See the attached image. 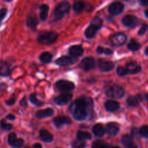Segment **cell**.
<instances>
[{
	"instance_id": "obj_17",
	"label": "cell",
	"mask_w": 148,
	"mask_h": 148,
	"mask_svg": "<svg viewBox=\"0 0 148 148\" xmlns=\"http://www.w3.org/2000/svg\"><path fill=\"white\" fill-rule=\"evenodd\" d=\"M54 114V110L52 108H47L45 109L39 110L36 113V117L39 119L52 116Z\"/></svg>"
},
{
	"instance_id": "obj_24",
	"label": "cell",
	"mask_w": 148,
	"mask_h": 148,
	"mask_svg": "<svg viewBox=\"0 0 148 148\" xmlns=\"http://www.w3.org/2000/svg\"><path fill=\"white\" fill-rule=\"evenodd\" d=\"M40 10V20L44 21L48 17V12H49V6L47 4H41L39 7Z\"/></svg>"
},
{
	"instance_id": "obj_6",
	"label": "cell",
	"mask_w": 148,
	"mask_h": 148,
	"mask_svg": "<svg viewBox=\"0 0 148 148\" xmlns=\"http://www.w3.org/2000/svg\"><path fill=\"white\" fill-rule=\"evenodd\" d=\"M55 87L60 92H65L73 90L75 88V85L70 81L65 80V79H60L56 82Z\"/></svg>"
},
{
	"instance_id": "obj_10",
	"label": "cell",
	"mask_w": 148,
	"mask_h": 148,
	"mask_svg": "<svg viewBox=\"0 0 148 148\" xmlns=\"http://www.w3.org/2000/svg\"><path fill=\"white\" fill-rule=\"evenodd\" d=\"M95 65H96V61L94 58L86 57L81 61L79 66L81 69H84V70L86 71V72H87V71L91 70V69H92L93 68L95 67Z\"/></svg>"
},
{
	"instance_id": "obj_30",
	"label": "cell",
	"mask_w": 148,
	"mask_h": 148,
	"mask_svg": "<svg viewBox=\"0 0 148 148\" xmlns=\"http://www.w3.org/2000/svg\"><path fill=\"white\" fill-rule=\"evenodd\" d=\"M29 100H30V101L33 105L36 106H43L44 104V103L43 101H39L37 99V98H36V94L35 92L30 94V95L29 96Z\"/></svg>"
},
{
	"instance_id": "obj_40",
	"label": "cell",
	"mask_w": 148,
	"mask_h": 148,
	"mask_svg": "<svg viewBox=\"0 0 148 148\" xmlns=\"http://www.w3.org/2000/svg\"><path fill=\"white\" fill-rule=\"evenodd\" d=\"M7 13V10L6 8H2L0 10V24H1V22L2 21L3 19L5 17Z\"/></svg>"
},
{
	"instance_id": "obj_29",
	"label": "cell",
	"mask_w": 148,
	"mask_h": 148,
	"mask_svg": "<svg viewBox=\"0 0 148 148\" xmlns=\"http://www.w3.org/2000/svg\"><path fill=\"white\" fill-rule=\"evenodd\" d=\"M77 138L78 140H91V135L90 133L87 132H83V131H78L77 132Z\"/></svg>"
},
{
	"instance_id": "obj_22",
	"label": "cell",
	"mask_w": 148,
	"mask_h": 148,
	"mask_svg": "<svg viewBox=\"0 0 148 148\" xmlns=\"http://www.w3.org/2000/svg\"><path fill=\"white\" fill-rule=\"evenodd\" d=\"M92 132L96 137H101L104 136L105 133V129L101 124H97L93 127Z\"/></svg>"
},
{
	"instance_id": "obj_49",
	"label": "cell",
	"mask_w": 148,
	"mask_h": 148,
	"mask_svg": "<svg viewBox=\"0 0 148 148\" xmlns=\"http://www.w3.org/2000/svg\"><path fill=\"white\" fill-rule=\"evenodd\" d=\"M146 99L147 100V101H148V94H147L146 95Z\"/></svg>"
},
{
	"instance_id": "obj_32",
	"label": "cell",
	"mask_w": 148,
	"mask_h": 148,
	"mask_svg": "<svg viewBox=\"0 0 148 148\" xmlns=\"http://www.w3.org/2000/svg\"><path fill=\"white\" fill-rule=\"evenodd\" d=\"M126 102H127L128 105H129V106H131V107H136L137 106L138 104H139L138 98L134 96H129V98H127Z\"/></svg>"
},
{
	"instance_id": "obj_7",
	"label": "cell",
	"mask_w": 148,
	"mask_h": 148,
	"mask_svg": "<svg viewBox=\"0 0 148 148\" xmlns=\"http://www.w3.org/2000/svg\"><path fill=\"white\" fill-rule=\"evenodd\" d=\"M127 36L123 33H116L110 38L111 44L114 46H121L126 43Z\"/></svg>"
},
{
	"instance_id": "obj_23",
	"label": "cell",
	"mask_w": 148,
	"mask_h": 148,
	"mask_svg": "<svg viewBox=\"0 0 148 148\" xmlns=\"http://www.w3.org/2000/svg\"><path fill=\"white\" fill-rule=\"evenodd\" d=\"M10 73V68L8 64L3 61H0V76L7 77Z\"/></svg>"
},
{
	"instance_id": "obj_28",
	"label": "cell",
	"mask_w": 148,
	"mask_h": 148,
	"mask_svg": "<svg viewBox=\"0 0 148 148\" xmlns=\"http://www.w3.org/2000/svg\"><path fill=\"white\" fill-rule=\"evenodd\" d=\"M141 47V44L139 42L136 41L135 39H131L129 43L128 44V49L131 51H136Z\"/></svg>"
},
{
	"instance_id": "obj_8",
	"label": "cell",
	"mask_w": 148,
	"mask_h": 148,
	"mask_svg": "<svg viewBox=\"0 0 148 148\" xmlns=\"http://www.w3.org/2000/svg\"><path fill=\"white\" fill-rule=\"evenodd\" d=\"M73 95L70 92H63L55 98V104L58 106H65L68 104L72 99Z\"/></svg>"
},
{
	"instance_id": "obj_42",
	"label": "cell",
	"mask_w": 148,
	"mask_h": 148,
	"mask_svg": "<svg viewBox=\"0 0 148 148\" xmlns=\"http://www.w3.org/2000/svg\"><path fill=\"white\" fill-rule=\"evenodd\" d=\"M20 105H21L23 107H25V108H26V107H27L28 105H27V102H26V98H23V100L20 101Z\"/></svg>"
},
{
	"instance_id": "obj_51",
	"label": "cell",
	"mask_w": 148,
	"mask_h": 148,
	"mask_svg": "<svg viewBox=\"0 0 148 148\" xmlns=\"http://www.w3.org/2000/svg\"><path fill=\"white\" fill-rule=\"evenodd\" d=\"M27 148H29V147H27Z\"/></svg>"
},
{
	"instance_id": "obj_20",
	"label": "cell",
	"mask_w": 148,
	"mask_h": 148,
	"mask_svg": "<svg viewBox=\"0 0 148 148\" xmlns=\"http://www.w3.org/2000/svg\"><path fill=\"white\" fill-rule=\"evenodd\" d=\"M39 136H40L41 139L44 142H45V143H52L53 141V135L49 132H48L47 130H40V132H39Z\"/></svg>"
},
{
	"instance_id": "obj_13",
	"label": "cell",
	"mask_w": 148,
	"mask_h": 148,
	"mask_svg": "<svg viewBox=\"0 0 148 148\" xmlns=\"http://www.w3.org/2000/svg\"><path fill=\"white\" fill-rule=\"evenodd\" d=\"M124 10V5L119 1L113 2L109 6L108 11L112 15H117L120 14Z\"/></svg>"
},
{
	"instance_id": "obj_4",
	"label": "cell",
	"mask_w": 148,
	"mask_h": 148,
	"mask_svg": "<svg viewBox=\"0 0 148 148\" xmlns=\"http://www.w3.org/2000/svg\"><path fill=\"white\" fill-rule=\"evenodd\" d=\"M70 10V4L68 1H62L60 2L54 12V17L55 20H58L63 17L66 14H68Z\"/></svg>"
},
{
	"instance_id": "obj_5",
	"label": "cell",
	"mask_w": 148,
	"mask_h": 148,
	"mask_svg": "<svg viewBox=\"0 0 148 148\" xmlns=\"http://www.w3.org/2000/svg\"><path fill=\"white\" fill-rule=\"evenodd\" d=\"M124 89L118 85L110 87L105 91V94L107 97L114 98H121L124 95Z\"/></svg>"
},
{
	"instance_id": "obj_19",
	"label": "cell",
	"mask_w": 148,
	"mask_h": 148,
	"mask_svg": "<svg viewBox=\"0 0 148 148\" xmlns=\"http://www.w3.org/2000/svg\"><path fill=\"white\" fill-rule=\"evenodd\" d=\"M104 107H105L106 110L110 112H114L118 110L120 108V105L118 103L113 100H108L104 103Z\"/></svg>"
},
{
	"instance_id": "obj_41",
	"label": "cell",
	"mask_w": 148,
	"mask_h": 148,
	"mask_svg": "<svg viewBox=\"0 0 148 148\" xmlns=\"http://www.w3.org/2000/svg\"><path fill=\"white\" fill-rule=\"evenodd\" d=\"M15 101H16V98H10V100H8V101H6V103H7V105H8V106H12V105H14L15 103Z\"/></svg>"
},
{
	"instance_id": "obj_18",
	"label": "cell",
	"mask_w": 148,
	"mask_h": 148,
	"mask_svg": "<svg viewBox=\"0 0 148 148\" xmlns=\"http://www.w3.org/2000/svg\"><path fill=\"white\" fill-rule=\"evenodd\" d=\"M69 53L73 57H78V56H81L84 53V49L81 45H74L70 47Z\"/></svg>"
},
{
	"instance_id": "obj_12",
	"label": "cell",
	"mask_w": 148,
	"mask_h": 148,
	"mask_svg": "<svg viewBox=\"0 0 148 148\" xmlns=\"http://www.w3.org/2000/svg\"><path fill=\"white\" fill-rule=\"evenodd\" d=\"M122 23L126 27H135L139 24V20L136 16L132 15V14H127L122 19Z\"/></svg>"
},
{
	"instance_id": "obj_37",
	"label": "cell",
	"mask_w": 148,
	"mask_h": 148,
	"mask_svg": "<svg viewBox=\"0 0 148 148\" xmlns=\"http://www.w3.org/2000/svg\"><path fill=\"white\" fill-rule=\"evenodd\" d=\"M139 132L142 137L148 138V126H143L141 127Z\"/></svg>"
},
{
	"instance_id": "obj_16",
	"label": "cell",
	"mask_w": 148,
	"mask_h": 148,
	"mask_svg": "<svg viewBox=\"0 0 148 148\" xmlns=\"http://www.w3.org/2000/svg\"><path fill=\"white\" fill-rule=\"evenodd\" d=\"M126 69L127 70L128 74L135 75V74H137L138 72H140L141 66L136 62L131 61L126 64Z\"/></svg>"
},
{
	"instance_id": "obj_15",
	"label": "cell",
	"mask_w": 148,
	"mask_h": 148,
	"mask_svg": "<svg viewBox=\"0 0 148 148\" xmlns=\"http://www.w3.org/2000/svg\"><path fill=\"white\" fill-rule=\"evenodd\" d=\"M53 123L57 128H60L63 125H70L71 124V120L65 116H59L54 119Z\"/></svg>"
},
{
	"instance_id": "obj_34",
	"label": "cell",
	"mask_w": 148,
	"mask_h": 148,
	"mask_svg": "<svg viewBox=\"0 0 148 148\" xmlns=\"http://www.w3.org/2000/svg\"><path fill=\"white\" fill-rule=\"evenodd\" d=\"M97 53L99 54H105V55H110L113 53V51L110 49H106L103 48L102 46H98L97 49Z\"/></svg>"
},
{
	"instance_id": "obj_9",
	"label": "cell",
	"mask_w": 148,
	"mask_h": 148,
	"mask_svg": "<svg viewBox=\"0 0 148 148\" xmlns=\"http://www.w3.org/2000/svg\"><path fill=\"white\" fill-rule=\"evenodd\" d=\"M78 61V58L73 56H63L59 57L55 61V64L59 66H68L75 64Z\"/></svg>"
},
{
	"instance_id": "obj_50",
	"label": "cell",
	"mask_w": 148,
	"mask_h": 148,
	"mask_svg": "<svg viewBox=\"0 0 148 148\" xmlns=\"http://www.w3.org/2000/svg\"><path fill=\"white\" fill-rule=\"evenodd\" d=\"M112 148H120V147H118V146H115V147H113Z\"/></svg>"
},
{
	"instance_id": "obj_38",
	"label": "cell",
	"mask_w": 148,
	"mask_h": 148,
	"mask_svg": "<svg viewBox=\"0 0 148 148\" xmlns=\"http://www.w3.org/2000/svg\"><path fill=\"white\" fill-rule=\"evenodd\" d=\"M116 72H117V74L119 76H125V75H128V72L126 67H123V66H118V67L117 68Z\"/></svg>"
},
{
	"instance_id": "obj_2",
	"label": "cell",
	"mask_w": 148,
	"mask_h": 148,
	"mask_svg": "<svg viewBox=\"0 0 148 148\" xmlns=\"http://www.w3.org/2000/svg\"><path fill=\"white\" fill-rule=\"evenodd\" d=\"M102 26V20L99 17H95L91 20L89 26L86 29L85 36L87 38H93L97 34V31Z\"/></svg>"
},
{
	"instance_id": "obj_26",
	"label": "cell",
	"mask_w": 148,
	"mask_h": 148,
	"mask_svg": "<svg viewBox=\"0 0 148 148\" xmlns=\"http://www.w3.org/2000/svg\"><path fill=\"white\" fill-rule=\"evenodd\" d=\"M52 54L49 52H43L39 56V60L41 61V62L44 64H47L52 61Z\"/></svg>"
},
{
	"instance_id": "obj_25",
	"label": "cell",
	"mask_w": 148,
	"mask_h": 148,
	"mask_svg": "<svg viewBox=\"0 0 148 148\" xmlns=\"http://www.w3.org/2000/svg\"><path fill=\"white\" fill-rule=\"evenodd\" d=\"M39 24V20L34 16H29L26 20V25L28 27L31 29L36 28V26Z\"/></svg>"
},
{
	"instance_id": "obj_21",
	"label": "cell",
	"mask_w": 148,
	"mask_h": 148,
	"mask_svg": "<svg viewBox=\"0 0 148 148\" xmlns=\"http://www.w3.org/2000/svg\"><path fill=\"white\" fill-rule=\"evenodd\" d=\"M105 132L110 135H116L119 132V127L115 123H109L106 126Z\"/></svg>"
},
{
	"instance_id": "obj_44",
	"label": "cell",
	"mask_w": 148,
	"mask_h": 148,
	"mask_svg": "<svg viewBox=\"0 0 148 148\" xmlns=\"http://www.w3.org/2000/svg\"><path fill=\"white\" fill-rule=\"evenodd\" d=\"M141 4L143 6H148V0H142Z\"/></svg>"
},
{
	"instance_id": "obj_48",
	"label": "cell",
	"mask_w": 148,
	"mask_h": 148,
	"mask_svg": "<svg viewBox=\"0 0 148 148\" xmlns=\"http://www.w3.org/2000/svg\"><path fill=\"white\" fill-rule=\"evenodd\" d=\"M145 53L147 55V56H148V46L146 48V49H145Z\"/></svg>"
},
{
	"instance_id": "obj_14",
	"label": "cell",
	"mask_w": 148,
	"mask_h": 148,
	"mask_svg": "<svg viewBox=\"0 0 148 148\" xmlns=\"http://www.w3.org/2000/svg\"><path fill=\"white\" fill-rule=\"evenodd\" d=\"M97 64L99 68L101 71L103 72H110L112 71L115 67V64L113 62L110 61L102 60V59H99L97 61Z\"/></svg>"
},
{
	"instance_id": "obj_47",
	"label": "cell",
	"mask_w": 148,
	"mask_h": 148,
	"mask_svg": "<svg viewBox=\"0 0 148 148\" xmlns=\"http://www.w3.org/2000/svg\"><path fill=\"white\" fill-rule=\"evenodd\" d=\"M145 15L146 16V17H147L148 18V9H147V10L145 11Z\"/></svg>"
},
{
	"instance_id": "obj_11",
	"label": "cell",
	"mask_w": 148,
	"mask_h": 148,
	"mask_svg": "<svg viewBox=\"0 0 148 148\" xmlns=\"http://www.w3.org/2000/svg\"><path fill=\"white\" fill-rule=\"evenodd\" d=\"M8 143L10 146L15 148H21L24 144V141L21 138H17L15 133H10L8 136Z\"/></svg>"
},
{
	"instance_id": "obj_43",
	"label": "cell",
	"mask_w": 148,
	"mask_h": 148,
	"mask_svg": "<svg viewBox=\"0 0 148 148\" xmlns=\"http://www.w3.org/2000/svg\"><path fill=\"white\" fill-rule=\"evenodd\" d=\"M7 119L12 121V120L15 119V116L14 115H12V114H9V115L7 116Z\"/></svg>"
},
{
	"instance_id": "obj_46",
	"label": "cell",
	"mask_w": 148,
	"mask_h": 148,
	"mask_svg": "<svg viewBox=\"0 0 148 148\" xmlns=\"http://www.w3.org/2000/svg\"><path fill=\"white\" fill-rule=\"evenodd\" d=\"M126 148H137V146H136V145H134V144H133H133L131 145L130 146H129V147H126Z\"/></svg>"
},
{
	"instance_id": "obj_39",
	"label": "cell",
	"mask_w": 148,
	"mask_h": 148,
	"mask_svg": "<svg viewBox=\"0 0 148 148\" xmlns=\"http://www.w3.org/2000/svg\"><path fill=\"white\" fill-rule=\"evenodd\" d=\"M147 29L148 26L147 25H143L142 26V27L139 29V32H138V35H139V36H143V35H145V33L147 32Z\"/></svg>"
},
{
	"instance_id": "obj_33",
	"label": "cell",
	"mask_w": 148,
	"mask_h": 148,
	"mask_svg": "<svg viewBox=\"0 0 148 148\" xmlns=\"http://www.w3.org/2000/svg\"><path fill=\"white\" fill-rule=\"evenodd\" d=\"M91 148H112V147L110 145L106 144L102 141H95L93 143Z\"/></svg>"
},
{
	"instance_id": "obj_27",
	"label": "cell",
	"mask_w": 148,
	"mask_h": 148,
	"mask_svg": "<svg viewBox=\"0 0 148 148\" xmlns=\"http://www.w3.org/2000/svg\"><path fill=\"white\" fill-rule=\"evenodd\" d=\"M121 143L125 147H128L129 146H130L131 145L133 144V137L129 134H126V135H123L121 139Z\"/></svg>"
},
{
	"instance_id": "obj_31",
	"label": "cell",
	"mask_w": 148,
	"mask_h": 148,
	"mask_svg": "<svg viewBox=\"0 0 148 148\" xmlns=\"http://www.w3.org/2000/svg\"><path fill=\"white\" fill-rule=\"evenodd\" d=\"M73 8V10L75 12H81L84 9V4L81 1H75V2H74Z\"/></svg>"
},
{
	"instance_id": "obj_36",
	"label": "cell",
	"mask_w": 148,
	"mask_h": 148,
	"mask_svg": "<svg viewBox=\"0 0 148 148\" xmlns=\"http://www.w3.org/2000/svg\"><path fill=\"white\" fill-rule=\"evenodd\" d=\"M0 127H1V129H2L3 130L9 131V130H12V125L10 124H7L4 119H2L1 121H0Z\"/></svg>"
},
{
	"instance_id": "obj_3",
	"label": "cell",
	"mask_w": 148,
	"mask_h": 148,
	"mask_svg": "<svg viewBox=\"0 0 148 148\" xmlns=\"http://www.w3.org/2000/svg\"><path fill=\"white\" fill-rule=\"evenodd\" d=\"M58 34L55 32L48 31L41 33L38 37V41L44 45H49L57 40Z\"/></svg>"
},
{
	"instance_id": "obj_45",
	"label": "cell",
	"mask_w": 148,
	"mask_h": 148,
	"mask_svg": "<svg viewBox=\"0 0 148 148\" xmlns=\"http://www.w3.org/2000/svg\"><path fill=\"white\" fill-rule=\"evenodd\" d=\"M33 148H42L41 145L39 144V143H36V144L33 145Z\"/></svg>"
},
{
	"instance_id": "obj_1",
	"label": "cell",
	"mask_w": 148,
	"mask_h": 148,
	"mask_svg": "<svg viewBox=\"0 0 148 148\" xmlns=\"http://www.w3.org/2000/svg\"><path fill=\"white\" fill-rule=\"evenodd\" d=\"M92 100L88 97L77 98L70 106V113L75 119L82 121L86 119L92 109Z\"/></svg>"
},
{
	"instance_id": "obj_35",
	"label": "cell",
	"mask_w": 148,
	"mask_h": 148,
	"mask_svg": "<svg viewBox=\"0 0 148 148\" xmlns=\"http://www.w3.org/2000/svg\"><path fill=\"white\" fill-rule=\"evenodd\" d=\"M86 144L82 140H75L72 143L73 148H85Z\"/></svg>"
}]
</instances>
